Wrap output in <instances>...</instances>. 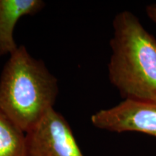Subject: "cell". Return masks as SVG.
<instances>
[{
    "mask_svg": "<svg viewBox=\"0 0 156 156\" xmlns=\"http://www.w3.org/2000/svg\"><path fill=\"white\" fill-rule=\"evenodd\" d=\"M108 77L124 100L156 102V38L129 11L113 20Z\"/></svg>",
    "mask_w": 156,
    "mask_h": 156,
    "instance_id": "6da1fadb",
    "label": "cell"
},
{
    "mask_svg": "<svg viewBox=\"0 0 156 156\" xmlns=\"http://www.w3.org/2000/svg\"><path fill=\"white\" fill-rule=\"evenodd\" d=\"M44 5L41 0H0V56L10 55L18 47L13 34L19 20L36 14Z\"/></svg>",
    "mask_w": 156,
    "mask_h": 156,
    "instance_id": "5b68a950",
    "label": "cell"
},
{
    "mask_svg": "<svg viewBox=\"0 0 156 156\" xmlns=\"http://www.w3.org/2000/svg\"><path fill=\"white\" fill-rule=\"evenodd\" d=\"M146 13L147 17L153 22L156 23V4L149 5L146 7Z\"/></svg>",
    "mask_w": 156,
    "mask_h": 156,
    "instance_id": "52a82bcc",
    "label": "cell"
},
{
    "mask_svg": "<svg viewBox=\"0 0 156 156\" xmlns=\"http://www.w3.org/2000/svg\"><path fill=\"white\" fill-rule=\"evenodd\" d=\"M26 156H84L64 117L51 109L25 133Z\"/></svg>",
    "mask_w": 156,
    "mask_h": 156,
    "instance_id": "3957f363",
    "label": "cell"
},
{
    "mask_svg": "<svg viewBox=\"0 0 156 156\" xmlns=\"http://www.w3.org/2000/svg\"><path fill=\"white\" fill-rule=\"evenodd\" d=\"M0 156H26L25 133L0 111Z\"/></svg>",
    "mask_w": 156,
    "mask_h": 156,
    "instance_id": "8992f818",
    "label": "cell"
},
{
    "mask_svg": "<svg viewBox=\"0 0 156 156\" xmlns=\"http://www.w3.org/2000/svg\"><path fill=\"white\" fill-rule=\"evenodd\" d=\"M58 91L57 80L44 62L18 46L0 77V111L27 133L54 108Z\"/></svg>",
    "mask_w": 156,
    "mask_h": 156,
    "instance_id": "7a4b0ae2",
    "label": "cell"
},
{
    "mask_svg": "<svg viewBox=\"0 0 156 156\" xmlns=\"http://www.w3.org/2000/svg\"><path fill=\"white\" fill-rule=\"evenodd\" d=\"M95 127L113 132H136L156 137V102L124 100L91 116Z\"/></svg>",
    "mask_w": 156,
    "mask_h": 156,
    "instance_id": "277c9868",
    "label": "cell"
}]
</instances>
